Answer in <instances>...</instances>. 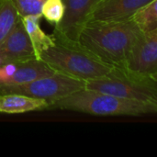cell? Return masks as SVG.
I'll list each match as a JSON object with an SVG mask.
<instances>
[{
	"label": "cell",
	"instance_id": "obj_1",
	"mask_svg": "<svg viewBox=\"0 0 157 157\" xmlns=\"http://www.w3.org/2000/svg\"><path fill=\"white\" fill-rule=\"evenodd\" d=\"M142 33L132 18L90 21L82 29L78 41L104 63L122 68Z\"/></svg>",
	"mask_w": 157,
	"mask_h": 157
},
{
	"label": "cell",
	"instance_id": "obj_2",
	"mask_svg": "<svg viewBox=\"0 0 157 157\" xmlns=\"http://www.w3.org/2000/svg\"><path fill=\"white\" fill-rule=\"evenodd\" d=\"M52 37L54 44L40 53V60L54 72L85 82L107 77L113 72L114 66L101 61L79 42Z\"/></svg>",
	"mask_w": 157,
	"mask_h": 157
},
{
	"label": "cell",
	"instance_id": "obj_3",
	"mask_svg": "<svg viewBox=\"0 0 157 157\" xmlns=\"http://www.w3.org/2000/svg\"><path fill=\"white\" fill-rule=\"evenodd\" d=\"M48 109L73 110L96 116H142L156 113L157 104L129 100L84 88L50 103Z\"/></svg>",
	"mask_w": 157,
	"mask_h": 157
},
{
	"label": "cell",
	"instance_id": "obj_4",
	"mask_svg": "<svg viewBox=\"0 0 157 157\" xmlns=\"http://www.w3.org/2000/svg\"><path fill=\"white\" fill-rule=\"evenodd\" d=\"M86 88L129 100L157 104V81L132 75L119 67L107 77L86 81Z\"/></svg>",
	"mask_w": 157,
	"mask_h": 157
},
{
	"label": "cell",
	"instance_id": "obj_5",
	"mask_svg": "<svg viewBox=\"0 0 157 157\" xmlns=\"http://www.w3.org/2000/svg\"><path fill=\"white\" fill-rule=\"evenodd\" d=\"M86 88V82L54 73L26 84L0 87V95L20 94L46 100L49 104Z\"/></svg>",
	"mask_w": 157,
	"mask_h": 157
},
{
	"label": "cell",
	"instance_id": "obj_6",
	"mask_svg": "<svg viewBox=\"0 0 157 157\" xmlns=\"http://www.w3.org/2000/svg\"><path fill=\"white\" fill-rule=\"evenodd\" d=\"M121 69L132 75L157 81V29L141 34Z\"/></svg>",
	"mask_w": 157,
	"mask_h": 157
},
{
	"label": "cell",
	"instance_id": "obj_7",
	"mask_svg": "<svg viewBox=\"0 0 157 157\" xmlns=\"http://www.w3.org/2000/svg\"><path fill=\"white\" fill-rule=\"evenodd\" d=\"M64 14L62 20L54 26L53 37L73 42H79V36L88 22L90 14L99 0H63Z\"/></svg>",
	"mask_w": 157,
	"mask_h": 157
},
{
	"label": "cell",
	"instance_id": "obj_8",
	"mask_svg": "<svg viewBox=\"0 0 157 157\" xmlns=\"http://www.w3.org/2000/svg\"><path fill=\"white\" fill-rule=\"evenodd\" d=\"M54 73L45 63L37 59L5 63L0 65V87L26 84Z\"/></svg>",
	"mask_w": 157,
	"mask_h": 157
},
{
	"label": "cell",
	"instance_id": "obj_9",
	"mask_svg": "<svg viewBox=\"0 0 157 157\" xmlns=\"http://www.w3.org/2000/svg\"><path fill=\"white\" fill-rule=\"evenodd\" d=\"M36 59L21 17L0 42V65Z\"/></svg>",
	"mask_w": 157,
	"mask_h": 157
},
{
	"label": "cell",
	"instance_id": "obj_10",
	"mask_svg": "<svg viewBox=\"0 0 157 157\" xmlns=\"http://www.w3.org/2000/svg\"><path fill=\"white\" fill-rule=\"evenodd\" d=\"M152 0H99L93 8L90 21H116L132 18L133 14Z\"/></svg>",
	"mask_w": 157,
	"mask_h": 157
},
{
	"label": "cell",
	"instance_id": "obj_11",
	"mask_svg": "<svg viewBox=\"0 0 157 157\" xmlns=\"http://www.w3.org/2000/svg\"><path fill=\"white\" fill-rule=\"evenodd\" d=\"M46 100L20 94L0 95V113L19 114L36 110L48 109Z\"/></svg>",
	"mask_w": 157,
	"mask_h": 157
},
{
	"label": "cell",
	"instance_id": "obj_12",
	"mask_svg": "<svg viewBox=\"0 0 157 157\" xmlns=\"http://www.w3.org/2000/svg\"><path fill=\"white\" fill-rule=\"evenodd\" d=\"M24 29L32 45L37 60H40V53L54 44L52 35H47L40 28V21L41 15H29L20 17Z\"/></svg>",
	"mask_w": 157,
	"mask_h": 157
},
{
	"label": "cell",
	"instance_id": "obj_13",
	"mask_svg": "<svg viewBox=\"0 0 157 157\" xmlns=\"http://www.w3.org/2000/svg\"><path fill=\"white\" fill-rule=\"evenodd\" d=\"M139 29L145 33L157 29V0H152L139 8L132 17Z\"/></svg>",
	"mask_w": 157,
	"mask_h": 157
},
{
	"label": "cell",
	"instance_id": "obj_14",
	"mask_svg": "<svg viewBox=\"0 0 157 157\" xmlns=\"http://www.w3.org/2000/svg\"><path fill=\"white\" fill-rule=\"evenodd\" d=\"M20 18L12 0H0V42Z\"/></svg>",
	"mask_w": 157,
	"mask_h": 157
},
{
	"label": "cell",
	"instance_id": "obj_15",
	"mask_svg": "<svg viewBox=\"0 0 157 157\" xmlns=\"http://www.w3.org/2000/svg\"><path fill=\"white\" fill-rule=\"evenodd\" d=\"M64 14L63 0H45L41 7V17L51 24L56 26L62 20Z\"/></svg>",
	"mask_w": 157,
	"mask_h": 157
},
{
	"label": "cell",
	"instance_id": "obj_16",
	"mask_svg": "<svg viewBox=\"0 0 157 157\" xmlns=\"http://www.w3.org/2000/svg\"><path fill=\"white\" fill-rule=\"evenodd\" d=\"M20 17L41 15V7L45 0H12Z\"/></svg>",
	"mask_w": 157,
	"mask_h": 157
}]
</instances>
